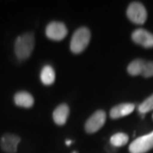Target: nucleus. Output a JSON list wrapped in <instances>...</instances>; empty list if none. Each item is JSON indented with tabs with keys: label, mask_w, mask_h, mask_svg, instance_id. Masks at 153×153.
I'll use <instances>...</instances> for the list:
<instances>
[{
	"label": "nucleus",
	"mask_w": 153,
	"mask_h": 153,
	"mask_svg": "<svg viewBox=\"0 0 153 153\" xmlns=\"http://www.w3.org/2000/svg\"><path fill=\"white\" fill-rule=\"evenodd\" d=\"M35 46V38L33 33H23L15 42V54L20 60H27Z\"/></svg>",
	"instance_id": "1"
},
{
	"label": "nucleus",
	"mask_w": 153,
	"mask_h": 153,
	"mask_svg": "<svg viewBox=\"0 0 153 153\" xmlns=\"http://www.w3.org/2000/svg\"><path fill=\"white\" fill-rule=\"evenodd\" d=\"M90 38H91V33L87 27H82L78 28L71 37V44H70L71 52L74 54L82 53L89 44Z\"/></svg>",
	"instance_id": "2"
},
{
	"label": "nucleus",
	"mask_w": 153,
	"mask_h": 153,
	"mask_svg": "<svg viewBox=\"0 0 153 153\" xmlns=\"http://www.w3.org/2000/svg\"><path fill=\"white\" fill-rule=\"evenodd\" d=\"M127 16L133 23L137 25H142L146 21L147 12L142 4L134 2L128 7Z\"/></svg>",
	"instance_id": "3"
},
{
	"label": "nucleus",
	"mask_w": 153,
	"mask_h": 153,
	"mask_svg": "<svg viewBox=\"0 0 153 153\" xmlns=\"http://www.w3.org/2000/svg\"><path fill=\"white\" fill-rule=\"evenodd\" d=\"M153 148V131L135 139L129 146L130 153H146Z\"/></svg>",
	"instance_id": "4"
},
{
	"label": "nucleus",
	"mask_w": 153,
	"mask_h": 153,
	"mask_svg": "<svg viewBox=\"0 0 153 153\" xmlns=\"http://www.w3.org/2000/svg\"><path fill=\"white\" fill-rule=\"evenodd\" d=\"M106 114L104 111L99 110L95 111L86 122L85 130L88 134H94L100 130L105 123Z\"/></svg>",
	"instance_id": "5"
},
{
	"label": "nucleus",
	"mask_w": 153,
	"mask_h": 153,
	"mask_svg": "<svg viewBox=\"0 0 153 153\" xmlns=\"http://www.w3.org/2000/svg\"><path fill=\"white\" fill-rule=\"evenodd\" d=\"M45 33L49 39L60 41L67 35V28L62 22H52L47 26Z\"/></svg>",
	"instance_id": "6"
},
{
	"label": "nucleus",
	"mask_w": 153,
	"mask_h": 153,
	"mask_svg": "<svg viewBox=\"0 0 153 153\" xmlns=\"http://www.w3.org/2000/svg\"><path fill=\"white\" fill-rule=\"evenodd\" d=\"M21 138L14 134H4L0 140V146L6 153H16Z\"/></svg>",
	"instance_id": "7"
},
{
	"label": "nucleus",
	"mask_w": 153,
	"mask_h": 153,
	"mask_svg": "<svg viewBox=\"0 0 153 153\" xmlns=\"http://www.w3.org/2000/svg\"><path fill=\"white\" fill-rule=\"evenodd\" d=\"M132 39L134 43L145 48L153 47V34L145 29H137L132 33Z\"/></svg>",
	"instance_id": "8"
},
{
	"label": "nucleus",
	"mask_w": 153,
	"mask_h": 153,
	"mask_svg": "<svg viewBox=\"0 0 153 153\" xmlns=\"http://www.w3.org/2000/svg\"><path fill=\"white\" fill-rule=\"evenodd\" d=\"M134 105L130 103H123L114 106L110 111V117L112 119H118L120 117L131 114L134 110Z\"/></svg>",
	"instance_id": "9"
},
{
	"label": "nucleus",
	"mask_w": 153,
	"mask_h": 153,
	"mask_svg": "<svg viewBox=\"0 0 153 153\" xmlns=\"http://www.w3.org/2000/svg\"><path fill=\"white\" fill-rule=\"evenodd\" d=\"M14 101L17 106L30 108L34 104V98L31 94L27 91H20L15 94Z\"/></svg>",
	"instance_id": "10"
},
{
	"label": "nucleus",
	"mask_w": 153,
	"mask_h": 153,
	"mask_svg": "<svg viewBox=\"0 0 153 153\" xmlns=\"http://www.w3.org/2000/svg\"><path fill=\"white\" fill-rule=\"evenodd\" d=\"M70 110L66 104H60L53 112V119L57 125H64L69 117Z\"/></svg>",
	"instance_id": "11"
},
{
	"label": "nucleus",
	"mask_w": 153,
	"mask_h": 153,
	"mask_svg": "<svg viewBox=\"0 0 153 153\" xmlns=\"http://www.w3.org/2000/svg\"><path fill=\"white\" fill-rule=\"evenodd\" d=\"M40 78L44 85L49 86L53 84L55 81V72L53 67L49 65L44 66L41 71Z\"/></svg>",
	"instance_id": "12"
},
{
	"label": "nucleus",
	"mask_w": 153,
	"mask_h": 153,
	"mask_svg": "<svg viewBox=\"0 0 153 153\" xmlns=\"http://www.w3.org/2000/svg\"><path fill=\"white\" fill-rule=\"evenodd\" d=\"M145 65V60L137 59L132 61L128 66V72L132 76H138L141 75Z\"/></svg>",
	"instance_id": "13"
},
{
	"label": "nucleus",
	"mask_w": 153,
	"mask_h": 153,
	"mask_svg": "<svg viewBox=\"0 0 153 153\" xmlns=\"http://www.w3.org/2000/svg\"><path fill=\"white\" fill-rule=\"evenodd\" d=\"M128 141V136L124 133H117L111 137L110 144H111L115 147L123 146Z\"/></svg>",
	"instance_id": "14"
},
{
	"label": "nucleus",
	"mask_w": 153,
	"mask_h": 153,
	"mask_svg": "<svg viewBox=\"0 0 153 153\" xmlns=\"http://www.w3.org/2000/svg\"><path fill=\"white\" fill-rule=\"evenodd\" d=\"M139 111L140 114H146L150 111L153 110V94L147 98L144 102L139 105Z\"/></svg>",
	"instance_id": "15"
},
{
	"label": "nucleus",
	"mask_w": 153,
	"mask_h": 153,
	"mask_svg": "<svg viewBox=\"0 0 153 153\" xmlns=\"http://www.w3.org/2000/svg\"><path fill=\"white\" fill-rule=\"evenodd\" d=\"M144 77L153 76V61H145L142 74Z\"/></svg>",
	"instance_id": "16"
},
{
	"label": "nucleus",
	"mask_w": 153,
	"mask_h": 153,
	"mask_svg": "<svg viewBox=\"0 0 153 153\" xmlns=\"http://www.w3.org/2000/svg\"><path fill=\"white\" fill-rule=\"evenodd\" d=\"M105 151L108 153H114L115 152H116V147L113 146L111 144L106 145V146H105Z\"/></svg>",
	"instance_id": "17"
},
{
	"label": "nucleus",
	"mask_w": 153,
	"mask_h": 153,
	"mask_svg": "<svg viewBox=\"0 0 153 153\" xmlns=\"http://www.w3.org/2000/svg\"><path fill=\"white\" fill-rule=\"evenodd\" d=\"M71 142H72L71 140H67L66 141V144L67 145V146H70V145L71 144Z\"/></svg>",
	"instance_id": "18"
},
{
	"label": "nucleus",
	"mask_w": 153,
	"mask_h": 153,
	"mask_svg": "<svg viewBox=\"0 0 153 153\" xmlns=\"http://www.w3.org/2000/svg\"><path fill=\"white\" fill-rule=\"evenodd\" d=\"M72 153H77V152H72Z\"/></svg>",
	"instance_id": "19"
},
{
	"label": "nucleus",
	"mask_w": 153,
	"mask_h": 153,
	"mask_svg": "<svg viewBox=\"0 0 153 153\" xmlns=\"http://www.w3.org/2000/svg\"><path fill=\"white\" fill-rule=\"evenodd\" d=\"M152 118H153V115H152Z\"/></svg>",
	"instance_id": "20"
}]
</instances>
